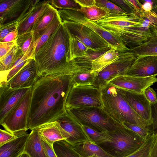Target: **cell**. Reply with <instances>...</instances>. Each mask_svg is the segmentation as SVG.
Returning <instances> with one entry per match:
<instances>
[{"instance_id": "obj_1", "label": "cell", "mask_w": 157, "mask_h": 157, "mask_svg": "<svg viewBox=\"0 0 157 157\" xmlns=\"http://www.w3.org/2000/svg\"><path fill=\"white\" fill-rule=\"evenodd\" d=\"M74 74L40 77L31 89L29 129L55 121L65 111Z\"/></svg>"}, {"instance_id": "obj_2", "label": "cell", "mask_w": 157, "mask_h": 157, "mask_svg": "<svg viewBox=\"0 0 157 157\" xmlns=\"http://www.w3.org/2000/svg\"><path fill=\"white\" fill-rule=\"evenodd\" d=\"M69 44L68 32L62 22L33 57L40 77L72 74L86 68L75 60L67 61Z\"/></svg>"}, {"instance_id": "obj_3", "label": "cell", "mask_w": 157, "mask_h": 157, "mask_svg": "<svg viewBox=\"0 0 157 157\" xmlns=\"http://www.w3.org/2000/svg\"><path fill=\"white\" fill-rule=\"evenodd\" d=\"M128 19L108 29L130 50L157 34V13L153 10L136 11Z\"/></svg>"}, {"instance_id": "obj_4", "label": "cell", "mask_w": 157, "mask_h": 157, "mask_svg": "<svg viewBox=\"0 0 157 157\" xmlns=\"http://www.w3.org/2000/svg\"><path fill=\"white\" fill-rule=\"evenodd\" d=\"M101 92L102 109L115 122L121 124L127 122L149 128L150 125L131 107L119 89L108 84Z\"/></svg>"}, {"instance_id": "obj_5", "label": "cell", "mask_w": 157, "mask_h": 157, "mask_svg": "<svg viewBox=\"0 0 157 157\" xmlns=\"http://www.w3.org/2000/svg\"><path fill=\"white\" fill-rule=\"evenodd\" d=\"M111 141L105 144L109 147L108 152L115 157H125L138 149L145 140L121 124L118 123L113 130L108 132Z\"/></svg>"}, {"instance_id": "obj_6", "label": "cell", "mask_w": 157, "mask_h": 157, "mask_svg": "<svg viewBox=\"0 0 157 157\" xmlns=\"http://www.w3.org/2000/svg\"><path fill=\"white\" fill-rule=\"evenodd\" d=\"M66 109L82 125L98 132L112 131L118 123L110 117L102 108L90 107Z\"/></svg>"}, {"instance_id": "obj_7", "label": "cell", "mask_w": 157, "mask_h": 157, "mask_svg": "<svg viewBox=\"0 0 157 157\" xmlns=\"http://www.w3.org/2000/svg\"><path fill=\"white\" fill-rule=\"evenodd\" d=\"M58 11L62 21L75 22L85 25L102 38L117 53L130 51L119 37L108 31L97 22L86 18L79 11L68 9L58 10Z\"/></svg>"}, {"instance_id": "obj_8", "label": "cell", "mask_w": 157, "mask_h": 157, "mask_svg": "<svg viewBox=\"0 0 157 157\" xmlns=\"http://www.w3.org/2000/svg\"><path fill=\"white\" fill-rule=\"evenodd\" d=\"M103 107L101 91L95 86L73 84L66 99V108Z\"/></svg>"}, {"instance_id": "obj_9", "label": "cell", "mask_w": 157, "mask_h": 157, "mask_svg": "<svg viewBox=\"0 0 157 157\" xmlns=\"http://www.w3.org/2000/svg\"><path fill=\"white\" fill-rule=\"evenodd\" d=\"M32 87L11 109L0 124L5 130L13 134L29 129L28 117L30 108Z\"/></svg>"}, {"instance_id": "obj_10", "label": "cell", "mask_w": 157, "mask_h": 157, "mask_svg": "<svg viewBox=\"0 0 157 157\" xmlns=\"http://www.w3.org/2000/svg\"><path fill=\"white\" fill-rule=\"evenodd\" d=\"M118 58L96 75L92 85L101 90L115 78L124 75L137 57L131 51L118 53Z\"/></svg>"}, {"instance_id": "obj_11", "label": "cell", "mask_w": 157, "mask_h": 157, "mask_svg": "<svg viewBox=\"0 0 157 157\" xmlns=\"http://www.w3.org/2000/svg\"><path fill=\"white\" fill-rule=\"evenodd\" d=\"M62 22L70 33L79 38L89 49L111 47L102 38L85 25L72 21L62 20Z\"/></svg>"}, {"instance_id": "obj_12", "label": "cell", "mask_w": 157, "mask_h": 157, "mask_svg": "<svg viewBox=\"0 0 157 157\" xmlns=\"http://www.w3.org/2000/svg\"><path fill=\"white\" fill-rule=\"evenodd\" d=\"M56 121L66 134L65 141L72 145L87 140L91 141L82 125L66 109Z\"/></svg>"}, {"instance_id": "obj_13", "label": "cell", "mask_w": 157, "mask_h": 157, "mask_svg": "<svg viewBox=\"0 0 157 157\" xmlns=\"http://www.w3.org/2000/svg\"><path fill=\"white\" fill-rule=\"evenodd\" d=\"M157 82V78L155 76L142 77L124 75L115 78L108 84L120 89L141 93Z\"/></svg>"}, {"instance_id": "obj_14", "label": "cell", "mask_w": 157, "mask_h": 157, "mask_svg": "<svg viewBox=\"0 0 157 157\" xmlns=\"http://www.w3.org/2000/svg\"><path fill=\"white\" fill-rule=\"evenodd\" d=\"M39 78L35 61L31 58L6 84L14 89L31 88Z\"/></svg>"}, {"instance_id": "obj_15", "label": "cell", "mask_w": 157, "mask_h": 157, "mask_svg": "<svg viewBox=\"0 0 157 157\" xmlns=\"http://www.w3.org/2000/svg\"><path fill=\"white\" fill-rule=\"evenodd\" d=\"M31 88L14 89L5 82L0 83V121Z\"/></svg>"}, {"instance_id": "obj_16", "label": "cell", "mask_w": 157, "mask_h": 157, "mask_svg": "<svg viewBox=\"0 0 157 157\" xmlns=\"http://www.w3.org/2000/svg\"><path fill=\"white\" fill-rule=\"evenodd\" d=\"M119 89L131 107L150 126L151 125L150 103L144 93H138Z\"/></svg>"}, {"instance_id": "obj_17", "label": "cell", "mask_w": 157, "mask_h": 157, "mask_svg": "<svg viewBox=\"0 0 157 157\" xmlns=\"http://www.w3.org/2000/svg\"><path fill=\"white\" fill-rule=\"evenodd\" d=\"M124 75L142 77L157 75V56L137 57Z\"/></svg>"}, {"instance_id": "obj_18", "label": "cell", "mask_w": 157, "mask_h": 157, "mask_svg": "<svg viewBox=\"0 0 157 157\" xmlns=\"http://www.w3.org/2000/svg\"><path fill=\"white\" fill-rule=\"evenodd\" d=\"M29 0H0V25L16 21Z\"/></svg>"}, {"instance_id": "obj_19", "label": "cell", "mask_w": 157, "mask_h": 157, "mask_svg": "<svg viewBox=\"0 0 157 157\" xmlns=\"http://www.w3.org/2000/svg\"><path fill=\"white\" fill-rule=\"evenodd\" d=\"M36 128L41 138L52 145L56 142L67 139L65 132L57 121L44 124Z\"/></svg>"}, {"instance_id": "obj_20", "label": "cell", "mask_w": 157, "mask_h": 157, "mask_svg": "<svg viewBox=\"0 0 157 157\" xmlns=\"http://www.w3.org/2000/svg\"><path fill=\"white\" fill-rule=\"evenodd\" d=\"M29 136L24 132L0 146V157H18L24 152Z\"/></svg>"}, {"instance_id": "obj_21", "label": "cell", "mask_w": 157, "mask_h": 157, "mask_svg": "<svg viewBox=\"0 0 157 157\" xmlns=\"http://www.w3.org/2000/svg\"><path fill=\"white\" fill-rule=\"evenodd\" d=\"M50 1V0L41 1L32 12L18 22V36L31 31L34 24L47 8Z\"/></svg>"}, {"instance_id": "obj_22", "label": "cell", "mask_w": 157, "mask_h": 157, "mask_svg": "<svg viewBox=\"0 0 157 157\" xmlns=\"http://www.w3.org/2000/svg\"><path fill=\"white\" fill-rule=\"evenodd\" d=\"M72 146L76 151L82 157H89L94 155L99 157H115L99 145L91 141H86Z\"/></svg>"}, {"instance_id": "obj_23", "label": "cell", "mask_w": 157, "mask_h": 157, "mask_svg": "<svg viewBox=\"0 0 157 157\" xmlns=\"http://www.w3.org/2000/svg\"><path fill=\"white\" fill-rule=\"evenodd\" d=\"M59 14L58 10L49 3L34 24L31 31L33 34L34 44L42 31Z\"/></svg>"}, {"instance_id": "obj_24", "label": "cell", "mask_w": 157, "mask_h": 157, "mask_svg": "<svg viewBox=\"0 0 157 157\" xmlns=\"http://www.w3.org/2000/svg\"><path fill=\"white\" fill-rule=\"evenodd\" d=\"M24 152L30 157H48L36 128L32 130L29 133Z\"/></svg>"}, {"instance_id": "obj_25", "label": "cell", "mask_w": 157, "mask_h": 157, "mask_svg": "<svg viewBox=\"0 0 157 157\" xmlns=\"http://www.w3.org/2000/svg\"><path fill=\"white\" fill-rule=\"evenodd\" d=\"M68 32L69 44L66 58L67 61L70 62L85 55L89 48L77 37Z\"/></svg>"}, {"instance_id": "obj_26", "label": "cell", "mask_w": 157, "mask_h": 157, "mask_svg": "<svg viewBox=\"0 0 157 157\" xmlns=\"http://www.w3.org/2000/svg\"><path fill=\"white\" fill-rule=\"evenodd\" d=\"M118 58V53L113 48L95 59L92 63L91 72L98 73Z\"/></svg>"}, {"instance_id": "obj_27", "label": "cell", "mask_w": 157, "mask_h": 157, "mask_svg": "<svg viewBox=\"0 0 157 157\" xmlns=\"http://www.w3.org/2000/svg\"><path fill=\"white\" fill-rule=\"evenodd\" d=\"M62 22L61 19L58 14L42 31L34 44V48L32 55L33 58L40 48L46 42Z\"/></svg>"}, {"instance_id": "obj_28", "label": "cell", "mask_w": 157, "mask_h": 157, "mask_svg": "<svg viewBox=\"0 0 157 157\" xmlns=\"http://www.w3.org/2000/svg\"><path fill=\"white\" fill-rule=\"evenodd\" d=\"M137 57L157 56V34L140 45L130 50Z\"/></svg>"}, {"instance_id": "obj_29", "label": "cell", "mask_w": 157, "mask_h": 157, "mask_svg": "<svg viewBox=\"0 0 157 157\" xmlns=\"http://www.w3.org/2000/svg\"><path fill=\"white\" fill-rule=\"evenodd\" d=\"M110 47H105L97 50L89 49L83 56L76 58L75 60L78 65L91 69L93 60L110 49Z\"/></svg>"}, {"instance_id": "obj_30", "label": "cell", "mask_w": 157, "mask_h": 157, "mask_svg": "<svg viewBox=\"0 0 157 157\" xmlns=\"http://www.w3.org/2000/svg\"><path fill=\"white\" fill-rule=\"evenodd\" d=\"M31 58L23 54L21 55L8 71L0 72V83L5 82L7 83L20 71L29 60Z\"/></svg>"}, {"instance_id": "obj_31", "label": "cell", "mask_w": 157, "mask_h": 157, "mask_svg": "<svg viewBox=\"0 0 157 157\" xmlns=\"http://www.w3.org/2000/svg\"><path fill=\"white\" fill-rule=\"evenodd\" d=\"M16 44L23 54L31 58L34 48V42L32 31L18 35L16 39Z\"/></svg>"}, {"instance_id": "obj_32", "label": "cell", "mask_w": 157, "mask_h": 157, "mask_svg": "<svg viewBox=\"0 0 157 157\" xmlns=\"http://www.w3.org/2000/svg\"><path fill=\"white\" fill-rule=\"evenodd\" d=\"M23 53L16 44L5 56L0 58V72L8 71Z\"/></svg>"}, {"instance_id": "obj_33", "label": "cell", "mask_w": 157, "mask_h": 157, "mask_svg": "<svg viewBox=\"0 0 157 157\" xmlns=\"http://www.w3.org/2000/svg\"><path fill=\"white\" fill-rule=\"evenodd\" d=\"M97 75L95 73L92 72L90 69H84L73 75L72 84L80 85L92 84Z\"/></svg>"}, {"instance_id": "obj_34", "label": "cell", "mask_w": 157, "mask_h": 157, "mask_svg": "<svg viewBox=\"0 0 157 157\" xmlns=\"http://www.w3.org/2000/svg\"><path fill=\"white\" fill-rule=\"evenodd\" d=\"M53 147L57 157H82L76 151L71 145L65 140L55 142Z\"/></svg>"}, {"instance_id": "obj_35", "label": "cell", "mask_w": 157, "mask_h": 157, "mask_svg": "<svg viewBox=\"0 0 157 157\" xmlns=\"http://www.w3.org/2000/svg\"><path fill=\"white\" fill-rule=\"evenodd\" d=\"M77 11L82 14L86 18L96 22L107 14L105 11L97 6L95 3L91 6L81 7Z\"/></svg>"}, {"instance_id": "obj_36", "label": "cell", "mask_w": 157, "mask_h": 157, "mask_svg": "<svg viewBox=\"0 0 157 157\" xmlns=\"http://www.w3.org/2000/svg\"><path fill=\"white\" fill-rule=\"evenodd\" d=\"M82 127L91 141L96 144L99 145L111 141V137L108 132H100L85 125H82Z\"/></svg>"}, {"instance_id": "obj_37", "label": "cell", "mask_w": 157, "mask_h": 157, "mask_svg": "<svg viewBox=\"0 0 157 157\" xmlns=\"http://www.w3.org/2000/svg\"><path fill=\"white\" fill-rule=\"evenodd\" d=\"M153 133L145 139L143 144L133 153L125 157H150V151L155 136Z\"/></svg>"}, {"instance_id": "obj_38", "label": "cell", "mask_w": 157, "mask_h": 157, "mask_svg": "<svg viewBox=\"0 0 157 157\" xmlns=\"http://www.w3.org/2000/svg\"><path fill=\"white\" fill-rule=\"evenodd\" d=\"M96 5L105 11L108 14H124L123 10L113 2L107 0H95Z\"/></svg>"}, {"instance_id": "obj_39", "label": "cell", "mask_w": 157, "mask_h": 157, "mask_svg": "<svg viewBox=\"0 0 157 157\" xmlns=\"http://www.w3.org/2000/svg\"><path fill=\"white\" fill-rule=\"evenodd\" d=\"M49 3L57 10L68 9L77 11L81 7L75 0H50Z\"/></svg>"}, {"instance_id": "obj_40", "label": "cell", "mask_w": 157, "mask_h": 157, "mask_svg": "<svg viewBox=\"0 0 157 157\" xmlns=\"http://www.w3.org/2000/svg\"><path fill=\"white\" fill-rule=\"evenodd\" d=\"M122 124L138 134L145 140L153 133L152 130L148 128L142 127L127 122H124Z\"/></svg>"}, {"instance_id": "obj_41", "label": "cell", "mask_w": 157, "mask_h": 157, "mask_svg": "<svg viewBox=\"0 0 157 157\" xmlns=\"http://www.w3.org/2000/svg\"><path fill=\"white\" fill-rule=\"evenodd\" d=\"M18 22L13 21L0 25V41L10 33L17 29Z\"/></svg>"}, {"instance_id": "obj_42", "label": "cell", "mask_w": 157, "mask_h": 157, "mask_svg": "<svg viewBox=\"0 0 157 157\" xmlns=\"http://www.w3.org/2000/svg\"><path fill=\"white\" fill-rule=\"evenodd\" d=\"M25 131H22L13 134L6 130L0 129V146L15 138L18 135Z\"/></svg>"}, {"instance_id": "obj_43", "label": "cell", "mask_w": 157, "mask_h": 157, "mask_svg": "<svg viewBox=\"0 0 157 157\" xmlns=\"http://www.w3.org/2000/svg\"><path fill=\"white\" fill-rule=\"evenodd\" d=\"M110 2L117 6L126 13H133L136 11L128 0H111Z\"/></svg>"}, {"instance_id": "obj_44", "label": "cell", "mask_w": 157, "mask_h": 157, "mask_svg": "<svg viewBox=\"0 0 157 157\" xmlns=\"http://www.w3.org/2000/svg\"><path fill=\"white\" fill-rule=\"evenodd\" d=\"M152 129L153 133H157V100L154 103H150Z\"/></svg>"}, {"instance_id": "obj_45", "label": "cell", "mask_w": 157, "mask_h": 157, "mask_svg": "<svg viewBox=\"0 0 157 157\" xmlns=\"http://www.w3.org/2000/svg\"><path fill=\"white\" fill-rule=\"evenodd\" d=\"M16 44V39L8 42H0V58L6 54Z\"/></svg>"}, {"instance_id": "obj_46", "label": "cell", "mask_w": 157, "mask_h": 157, "mask_svg": "<svg viewBox=\"0 0 157 157\" xmlns=\"http://www.w3.org/2000/svg\"><path fill=\"white\" fill-rule=\"evenodd\" d=\"M144 93L148 100L151 103H155L157 100L156 93L153 89L149 86L144 91Z\"/></svg>"}, {"instance_id": "obj_47", "label": "cell", "mask_w": 157, "mask_h": 157, "mask_svg": "<svg viewBox=\"0 0 157 157\" xmlns=\"http://www.w3.org/2000/svg\"><path fill=\"white\" fill-rule=\"evenodd\" d=\"M42 139V145L48 157H57L54 149L53 145L48 143Z\"/></svg>"}, {"instance_id": "obj_48", "label": "cell", "mask_w": 157, "mask_h": 157, "mask_svg": "<svg viewBox=\"0 0 157 157\" xmlns=\"http://www.w3.org/2000/svg\"><path fill=\"white\" fill-rule=\"evenodd\" d=\"M18 35V31L17 29L6 35L0 41V42H8L14 41L16 39Z\"/></svg>"}, {"instance_id": "obj_49", "label": "cell", "mask_w": 157, "mask_h": 157, "mask_svg": "<svg viewBox=\"0 0 157 157\" xmlns=\"http://www.w3.org/2000/svg\"><path fill=\"white\" fill-rule=\"evenodd\" d=\"M150 157H157V133L155 134L151 150Z\"/></svg>"}, {"instance_id": "obj_50", "label": "cell", "mask_w": 157, "mask_h": 157, "mask_svg": "<svg viewBox=\"0 0 157 157\" xmlns=\"http://www.w3.org/2000/svg\"><path fill=\"white\" fill-rule=\"evenodd\" d=\"M81 7L91 6L95 3V0H75Z\"/></svg>"}, {"instance_id": "obj_51", "label": "cell", "mask_w": 157, "mask_h": 157, "mask_svg": "<svg viewBox=\"0 0 157 157\" xmlns=\"http://www.w3.org/2000/svg\"><path fill=\"white\" fill-rule=\"evenodd\" d=\"M132 6L136 11H142L143 10L142 8V4L138 0H128Z\"/></svg>"}, {"instance_id": "obj_52", "label": "cell", "mask_w": 157, "mask_h": 157, "mask_svg": "<svg viewBox=\"0 0 157 157\" xmlns=\"http://www.w3.org/2000/svg\"><path fill=\"white\" fill-rule=\"evenodd\" d=\"M144 2L142 5L143 10L145 11H150L152 10V6L149 0H144Z\"/></svg>"}, {"instance_id": "obj_53", "label": "cell", "mask_w": 157, "mask_h": 157, "mask_svg": "<svg viewBox=\"0 0 157 157\" xmlns=\"http://www.w3.org/2000/svg\"><path fill=\"white\" fill-rule=\"evenodd\" d=\"M18 157H30L26 153L24 152Z\"/></svg>"}, {"instance_id": "obj_54", "label": "cell", "mask_w": 157, "mask_h": 157, "mask_svg": "<svg viewBox=\"0 0 157 157\" xmlns=\"http://www.w3.org/2000/svg\"><path fill=\"white\" fill-rule=\"evenodd\" d=\"M98 157L96 155H93V156H91L90 157Z\"/></svg>"}]
</instances>
